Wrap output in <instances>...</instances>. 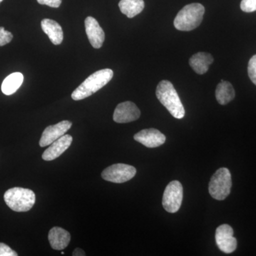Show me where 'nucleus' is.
Returning <instances> with one entry per match:
<instances>
[{
    "label": "nucleus",
    "instance_id": "1",
    "mask_svg": "<svg viewBox=\"0 0 256 256\" xmlns=\"http://www.w3.org/2000/svg\"><path fill=\"white\" fill-rule=\"evenodd\" d=\"M114 77V72L110 68L98 70L88 77L72 94L74 100H80L86 98L98 92Z\"/></svg>",
    "mask_w": 256,
    "mask_h": 256
},
{
    "label": "nucleus",
    "instance_id": "2",
    "mask_svg": "<svg viewBox=\"0 0 256 256\" xmlns=\"http://www.w3.org/2000/svg\"><path fill=\"white\" fill-rule=\"evenodd\" d=\"M156 96L160 102L176 119L184 117L185 110L174 86L169 80H162L156 89Z\"/></svg>",
    "mask_w": 256,
    "mask_h": 256
},
{
    "label": "nucleus",
    "instance_id": "3",
    "mask_svg": "<svg viewBox=\"0 0 256 256\" xmlns=\"http://www.w3.org/2000/svg\"><path fill=\"white\" fill-rule=\"evenodd\" d=\"M205 9L200 3L186 5L174 18V28L180 31L190 32L201 24Z\"/></svg>",
    "mask_w": 256,
    "mask_h": 256
},
{
    "label": "nucleus",
    "instance_id": "4",
    "mask_svg": "<svg viewBox=\"0 0 256 256\" xmlns=\"http://www.w3.org/2000/svg\"><path fill=\"white\" fill-rule=\"evenodd\" d=\"M4 198L6 205L16 212H28L36 201L34 192L28 188H10L5 192Z\"/></svg>",
    "mask_w": 256,
    "mask_h": 256
},
{
    "label": "nucleus",
    "instance_id": "5",
    "mask_svg": "<svg viewBox=\"0 0 256 256\" xmlns=\"http://www.w3.org/2000/svg\"><path fill=\"white\" fill-rule=\"evenodd\" d=\"M232 186L230 171L227 168H222L217 170L210 178L208 192L214 198L222 201L230 194Z\"/></svg>",
    "mask_w": 256,
    "mask_h": 256
},
{
    "label": "nucleus",
    "instance_id": "6",
    "mask_svg": "<svg viewBox=\"0 0 256 256\" xmlns=\"http://www.w3.org/2000/svg\"><path fill=\"white\" fill-rule=\"evenodd\" d=\"M183 200V188L178 181H172L166 186L163 194L162 205L169 213H176Z\"/></svg>",
    "mask_w": 256,
    "mask_h": 256
},
{
    "label": "nucleus",
    "instance_id": "7",
    "mask_svg": "<svg viewBox=\"0 0 256 256\" xmlns=\"http://www.w3.org/2000/svg\"><path fill=\"white\" fill-rule=\"evenodd\" d=\"M137 170L134 166L126 164H114L104 170L101 176L106 181L124 183L136 176Z\"/></svg>",
    "mask_w": 256,
    "mask_h": 256
},
{
    "label": "nucleus",
    "instance_id": "8",
    "mask_svg": "<svg viewBox=\"0 0 256 256\" xmlns=\"http://www.w3.org/2000/svg\"><path fill=\"white\" fill-rule=\"evenodd\" d=\"M216 242L218 248L225 254H232L236 249L237 240L234 230L228 224H222L216 230Z\"/></svg>",
    "mask_w": 256,
    "mask_h": 256
},
{
    "label": "nucleus",
    "instance_id": "9",
    "mask_svg": "<svg viewBox=\"0 0 256 256\" xmlns=\"http://www.w3.org/2000/svg\"><path fill=\"white\" fill-rule=\"evenodd\" d=\"M140 110L130 101L121 102L114 111V120L118 124H127L137 120L140 116Z\"/></svg>",
    "mask_w": 256,
    "mask_h": 256
},
{
    "label": "nucleus",
    "instance_id": "10",
    "mask_svg": "<svg viewBox=\"0 0 256 256\" xmlns=\"http://www.w3.org/2000/svg\"><path fill=\"white\" fill-rule=\"evenodd\" d=\"M72 126V122L68 120H63L54 126H48L42 133L40 146L42 148L50 146L52 143L68 132Z\"/></svg>",
    "mask_w": 256,
    "mask_h": 256
},
{
    "label": "nucleus",
    "instance_id": "11",
    "mask_svg": "<svg viewBox=\"0 0 256 256\" xmlns=\"http://www.w3.org/2000/svg\"><path fill=\"white\" fill-rule=\"evenodd\" d=\"M134 140L149 148H158L164 144L166 137L154 128L144 129L134 136Z\"/></svg>",
    "mask_w": 256,
    "mask_h": 256
},
{
    "label": "nucleus",
    "instance_id": "12",
    "mask_svg": "<svg viewBox=\"0 0 256 256\" xmlns=\"http://www.w3.org/2000/svg\"><path fill=\"white\" fill-rule=\"evenodd\" d=\"M86 32L89 42L94 48H100L105 41V33L97 20L92 16L85 20Z\"/></svg>",
    "mask_w": 256,
    "mask_h": 256
},
{
    "label": "nucleus",
    "instance_id": "13",
    "mask_svg": "<svg viewBox=\"0 0 256 256\" xmlns=\"http://www.w3.org/2000/svg\"><path fill=\"white\" fill-rule=\"evenodd\" d=\"M73 138L70 134H64L50 144L42 154V159L45 161H52L62 156L72 144Z\"/></svg>",
    "mask_w": 256,
    "mask_h": 256
},
{
    "label": "nucleus",
    "instance_id": "14",
    "mask_svg": "<svg viewBox=\"0 0 256 256\" xmlns=\"http://www.w3.org/2000/svg\"><path fill=\"white\" fill-rule=\"evenodd\" d=\"M48 237L50 246L57 250L65 249L70 240V234L60 227L56 226L50 229Z\"/></svg>",
    "mask_w": 256,
    "mask_h": 256
},
{
    "label": "nucleus",
    "instance_id": "15",
    "mask_svg": "<svg viewBox=\"0 0 256 256\" xmlns=\"http://www.w3.org/2000/svg\"><path fill=\"white\" fill-rule=\"evenodd\" d=\"M42 30L54 45H60L64 40V32L60 24L54 20L44 18L41 22Z\"/></svg>",
    "mask_w": 256,
    "mask_h": 256
},
{
    "label": "nucleus",
    "instance_id": "16",
    "mask_svg": "<svg viewBox=\"0 0 256 256\" xmlns=\"http://www.w3.org/2000/svg\"><path fill=\"white\" fill-rule=\"evenodd\" d=\"M213 62L214 57L210 54L200 52L192 56L188 60V63L196 74L202 75L208 72V68Z\"/></svg>",
    "mask_w": 256,
    "mask_h": 256
},
{
    "label": "nucleus",
    "instance_id": "17",
    "mask_svg": "<svg viewBox=\"0 0 256 256\" xmlns=\"http://www.w3.org/2000/svg\"><path fill=\"white\" fill-rule=\"evenodd\" d=\"M216 98L220 105H226L235 98V90L230 82L222 80L216 89Z\"/></svg>",
    "mask_w": 256,
    "mask_h": 256
},
{
    "label": "nucleus",
    "instance_id": "18",
    "mask_svg": "<svg viewBox=\"0 0 256 256\" xmlns=\"http://www.w3.org/2000/svg\"><path fill=\"white\" fill-rule=\"evenodd\" d=\"M121 12L128 18H133L144 10V0H121L119 2Z\"/></svg>",
    "mask_w": 256,
    "mask_h": 256
},
{
    "label": "nucleus",
    "instance_id": "19",
    "mask_svg": "<svg viewBox=\"0 0 256 256\" xmlns=\"http://www.w3.org/2000/svg\"><path fill=\"white\" fill-rule=\"evenodd\" d=\"M24 76L21 73H13L8 76L2 84V92L6 96L12 95L22 84Z\"/></svg>",
    "mask_w": 256,
    "mask_h": 256
},
{
    "label": "nucleus",
    "instance_id": "20",
    "mask_svg": "<svg viewBox=\"0 0 256 256\" xmlns=\"http://www.w3.org/2000/svg\"><path fill=\"white\" fill-rule=\"evenodd\" d=\"M248 73L249 78L256 86V55H254L249 60Z\"/></svg>",
    "mask_w": 256,
    "mask_h": 256
},
{
    "label": "nucleus",
    "instance_id": "21",
    "mask_svg": "<svg viewBox=\"0 0 256 256\" xmlns=\"http://www.w3.org/2000/svg\"><path fill=\"white\" fill-rule=\"evenodd\" d=\"M12 38L13 35L11 32L6 31L3 26H0V46L10 43Z\"/></svg>",
    "mask_w": 256,
    "mask_h": 256
},
{
    "label": "nucleus",
    "instance_id": "22",
    "mask_svg": "<svg viewBox=\"0 0 256 256\" xmlns=\"http://www.w3.org/2000/svg\"><path fill=\"white\" fill-rule=\"evenodd\" d=\"M240 9L245 12H254L256 11V0H242Z\"/></svg>",
    "mask_w": 256,
    "mask_h": 256
},
{
    "label": "nucleus",
    "instance_id": "23",
    "mask_svg": "<svg viewBox=\"0 0 256 256\" xmlns=\"http://www.w3.org/2000/svg\"><path fill=\"white\" fill-rule=\"evenodd\" d=\"M18 254L10 246L0 242V256H18Z\"/></svg>",
    "mask_w": 256,
    "mask_h": 256
},
{
    "label": "nucleus",
    "instance_id": "24",
    "mask_svg": "<svg viewBox=\"0 0 256 256\" xmlns=\"http://www.w3.org/2000/svg\"><path fill=\"white\" fill-rule=\"evenodd\" d=\"M37 2L40 4L47 5L53 8H58L62 4V0H37Z\"/></svg>",
    "mask_w": 256,
    "mask_h": 256
},
{
    "label": "nucleus",
    "instance_id": "25",
    "mask_svg": "<svg viewBox=\"0 0 256 256\" xmlns=\"http://www.w3.org/2000/svg\"><path fill=\"white\" fill-rule=\"evenodd\" d=\"M73 256H86L85 252L80 248H76L73 252Z\"/></svg>",
    "mask_w": 256,
    "mask_h": 256
},
{
    "label": "nucleus",
    "instance_id": "26",
    "mask_svg": "<svg viewBox=\"0 0 256 256\" xmlns=\"http://www.w3.org/2000/svg\"><path fill=\"white\" fill-rule=\"evenodd\" d=\"M2 1H3V0H0V3H1L2 2Z\"/></svg>",
    "mask_w": 256,
    "mask_h": 256
}]
</instances>
